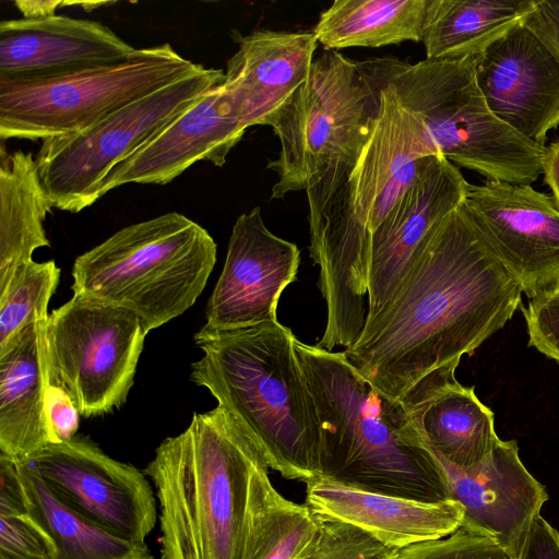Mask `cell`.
Segmentation results:
<instances>
[{
	"label": "cell",
	"instance_id": "obj_28",
	"mask_svg": "<svg viewBox=\"0 0 559 559\" xmlns=\"http://www.w3.org/2000/svg\"><path fill=\"white\" fill-rule=\"evenodd\" d=\"M267 469L261 464L253 475L243 559H305L318 534L316 516L282 496Z\"/></svg>",
	"mask_w": 559,
	"mask_h": 559
},
{
	"label": "cell",
	"instance_id": "obj_6",
	"mask_svg": "<svg viewBox=\"0 0 559 559\" xmlns=\"http://www.w3.org/2000/svg\"><path fill=\"white\" fill-rule=\"evenodd\" d=\"M215 262L207 230L169 212L126 226L79 255L71 288L134 313L147 334L194 305Z\"/></svg>",
	"mask_w": 559,
	"mask_h": 559
},
{
	"label": "cell",
	"instance_id": "obj_13",
	"mask_svg": "<svg viewBox=\"0 0 559 559\" xmlns=\"http://www.w3.org/2000/svg\"><path fill=\"white\" fill-rule=\"evenodd\" d=\"M463 206L478 234L530 298L559 285V210L531 185H471Z\"/></svg>",
	"mask_w": 559,
	"mask_h": 559
},
{
	"label": "cell",
	"instance_id": "obj_10",
	"mask_svg": "<svg viewBox=\"0 0 559 559\" xmlns=\"http://www.w3.org/2000/svg\"><path fill=\"white\" fill-rule=\"evenodd\" d=\"M225 81L222 69L202 68L80 132L41 141L36 164L53 207L78 213L97 201L100 180Z\"/></svg>",
	"mask_w": 559,
	"mask_h": 559
},
{
	"label": "cell",
	"instance_id": "obj_22",
	"mask_svg": "<svg viewBox=\"0 0 559 559\" xmlns=\"http://www.w3.org/2000/svg\"><path fill=\"white\" fill-rule=\"evenodd\" d=\"M455 369L428 374L401 402L436 456L468 468L484 461L500 438L492 411L480 402L473 386L455 379Z\"/></svg>",
	"mask_w": 559,
	"mask_h": 559
},
{
	"label": "cell",
	"instance_id": "obj_26",
	"mask_svg": "<svg viewBox=\"0 0 559 559\" xmlns=\"http://www.w3.org/2000/svg\"><path fill=\"white\" fill-rule=\"evenodd\" d=\"M428 0H335L312 34L326 50L421 41Z\"/></svg>",
	"mask_w": 559,
	"mask_h": 559
},
{
	"label": "cell",
	"instance_id": "obj_3",
	"mask_svg": "<svg viewBox=\"0 0 559 559\" xmlns=\"http://www.w3.org/2000/svg\"><path fill=\"white\" fill-rule=\"evenodd\" d=\"M321 430V476L378 493L450 499L444 473L405 405L376 389L349 362L296 338Z\"/></svg>",
	"mask_w": 559,
	"mask_h": 559
},
{
	"label": "cell",
	"instance_id": "obj_2",
	"mask_svg": "<svg viewBox=\"0 0 559 559\" xmlns=\"http://www.w3.org/2000/svg\"><path fill=\"white\" fill-rule=\"evenodd\" d=\"M380 107L354 154L330 165L307 187L310 254L326 302L325 350L352 346L367 318L369 240L414 180L421 157L439 154L421 122L400 104L381 58Z\"/></svg>",
	"mask_w": 559,
	"mask_h": 559
},
{
	"label": "cell",
	"instance_id": "obj_35",
	"mask_svg": "<svg viewBox=\"0 0 559 559\" xmlns=\"http://www.w3.org/2000/svg\"><path fill=\"white\" fill-rule=\"evenodd\" d=\"M524 23L559 62V0H537Z\"/></svg>",
	"mask_w": 559,
	"mask_h": 559
},
{
	"label": "cell",
	"instance_id": "obj_19",
	"mask_svg": "<svg viewBox=\"0 0 559 559\" xmlns=\"http://www.w3.org/2000/svg\"><path fill=\"white\" fill-rule=\"evenodd\" d=\"M136 48L97 21L68 15L0 23V79H37L121 62Z\"/></svg>",
	"mask_w": 559,
	"mask_h": 559
},
{
	"label": "cell",
	"instance_id": "obj_12",
	"mask_svg": "<svg viewBox=\"0 0 559 559\" xmlns=\"http://www.w3.org/2000/svg\"><path fill=\"white\" fill-rule=\"evenodd\" d=\"M21 461L58 500L104 530L138 543L154 530L158 515L147 476L88 438L47 444Z\"/></svg>",
	"mask_w": 559,
	"mask_h": 559
},
{
	"label": "cell",
	"instance_id": "obj_8",
	"mask_svg": "<svg viewBox=\"0 0 559 559\" xmlns=\"http://www.w3.org/2000/svg\"><path fill=\"white\" fill-rule=\"evenodd\" d=\"M380 107L373 59L354 61L336 50L313 59L307 80L270 122L281 143L267 168L278 180L272 199L307 189L330 165L368 140Z\"/></svg>",
	"mask_w": 559,
	"mask_h": 559
},
{
	"label": "cell",
	"instance_id": "obj_1",
	"mask_svg": "<svg viewBox=\"0 0 559 559\" xmlns=\"http://www.w3.org/2000/svg\"><path fill=\"white\" fill-rule=\"evenodd\" d=\"M522 294L462 203L430 234L392 298L344 353L376 389L402 401L425 377L456 368L503 328Z\"/></svg>",
	"mask_w": 559,
	"mask_h": 559
},
{
	"label": "cell",
	"instance_id": "obj_24",
	"mask_svg": "<svg viewBox=\"0 0 559 559\" xmlns=\"http://www.w3.org/2000/svg\"><path fill=\"white\" fill-rule=\"evenodd\" d=\"M537 0H428L421 41L429 60L479 57L524 23Z\"/></svg>",
	"mask_w": 559,
	"mask_h": 559
},
{
	"label": "cell",
	"instance_id": "obj_16",
	"mask_svg": "<svg viewBox=\"0 0 559 559\" xmlns=\"http://www.w3.org/2000/svg\"><path fill=\"white\" fill-rule=\"evenodd\" d=\"M436 457L450 499L463 507L461 526L491 537L513 559H521L549 495L521 461L516 441L499 439L484 461L468 468Z\"/></svg>",
	"mask_w": 559,
	"mask_h": 559
},
{
	"label": "cell",
	"instance_id": "obj_34",
	"mask_svg": "<svg viewBox=\"0 0 559 559\" xmlns=\"http://www.w3.org/2000/svg\"><path fill=\"white\" fill-rule=\"evenodd\" d=\"M46 415L51 443H61L75 437L81 415L70 395L53 383L47 390Z\"/></svg>",
	"mask_w": 559,
	"mask_h": 559
},
{
	"label": "cell",
	"instance_id": "obj_37",
	"mask_svg": "<svg viewBox=\"0 0 559 559\" xmlns=\"http://www.w3.org/2000/svg\"><path fill=\"white\" fill-rule=\"evenodd\" d=\"M542 174L550 189L554 204L559 210V140L545 146L542 157Z\"/></svg>",
	"mask_w": 559,
	"mask_h": 559
},
{
	"label": "cell",
	"instance_id": "obj_38",
	"mask_svg": "<svg viewBox=\"0 0 559 559\" xmlns=\"http://www.w3.org/2000/svg\"><path fill=\"white\" fill-rule=\"evenodd\" d=\"M14 4L25 19H40L56 14L59 5H66L64 1H15Z\"/></svg>",
	"mask_w": 559,
	"mask_h": 559
},
{
	"label": "cell",
	"instance_id": "obj_15",
	"mask_svg": "<svg viewBox=\"0 0 559 559\" xmlns=\"http://www.w3.org/2000/svg\"><path fill=\"white\" fill-rule=\"evenodd\" d=\"M299 263L298 247L267 229L259 206L241 214L209 298L203 328L233 330L277 320L278 299L296 280Z\"/></svg>",
	"mask_w": 559,
	"mask_h": 559
},
{
	"label": "cell",
	"instance_id": "obj_33",
	"mask_svg": "<svg viewBox=\"0 0 559 559\" xmlns=\"http://www.w3.org/2000/svg\"><path fill=\"white\" fill-rule=\"evenodd\" d=\"M523 316L530 346L559 364V285L530 298Z\"/></svg>",
	"mask_w": 559,
	"mask_h": 559
},
{
	"label": "cell",
	"instance_id": "obj_25",
	"mask_svg": "<svg viewBox=\"0 0 559 559\" xmlns=\"http://www.w3.org/2000/svg\"><path fill=\"white\" fill-rule=\"evenodd\" d=\"M32 152L0 154V285L49 247L44 222L51 212Z\"/></svg>",
	"mask_w": 559,
	"mask_h": 559
},
{
	"label": "cell",
	"instance_id": "obj_32",
	"mask_svg": "<svg viewBox=\"0 0 559 559\" xmlns=\"http://www.w3.org/2000/svg\"><path fill=\"white\" fill-rule=\"evenodd\" d=\"M55 544L28 514L0 515V559H56Z\"/></svg>",
	"mask_w": 559,
	"mask_h": 559
},
{
	"label": "cell",
	"instance_id": "obj_27",
	"mask_svg": "<svg viewBox=\"0 0 559 559\" xmlns=\"http://www.w3.org/2000/svg\"><path fill=\"white\" fill-rule=\"evenodd\" d=\"M28 514L52 539L56 559H153L145 542L121 538L76 513L24 461L15 462Z\"/></svg>",
	"mask_w": 559,
	"mask_h": 559
},
{
	"label": "cell",
	"instance_id": "obj_11",
	"mask_svg": "<svg viewBox=\"0 0 559 559\" xmlns=\"http://www.w3.org/2000/svg\"><path fill=\"white\" fill-rule=\"evenodd\" d=\"M145 336L134 313L73 294L46 321L50 383L70 395L83 417L120 408Z\"/></svg>",
	"mask_w": 559,
	"mask_h": 559
},
{
	"label": "cell",
	"instance_id": "obj_36",
	"mask_svg": "<svg viewBox=\"0 0 559 559\" xmlns=\"http://www.w3.org/2000/svg\"><path fill=\"white\" fill-rule=\"evenodd\" d=\"M521 559H559V532L542 515L532 525Z\"/></svg>",
	"mask_w": 559,
	"mask_h": 559
},
{
	"label": "cell",
	"instance_id": "obj_17",
	"mask_svg": "<svg viewBox=\"0 0 559 559\" xmlns=\"http://www.w3.org/2000/svg\"><path fill=\"white\" fill-rule=\"evenodd\" d=\"M476 78L493 115L545 146L548 132L559 126V62L525 23L486 48Z\"/></svg>",
	"mask_w": 559,
	"mask_h": 559
},
{
	"label": "cell",
	"instance_id": "obj_20",
	"mask_svg": "<svg viewBox=\"0 0 559 559\" xmlns=\"http://www.w3.org/2000/svg\"><path fill=\"white\" fill-rule=\"evenodd\" d=\"M237 51L227 60L224 87L245 129L270 126L307 80L318 40L309 32H233Z\"/></svg>",
	"mask_w": 559,
	"mask_h": 559
},
{
	"label": "cell",
	"instance_id": "obj_9",
	"mask_svg": "<svg viewBox=\"0 0 559 559\" xmlns=\"http://www.w3.org/2000/svg\"><path fill=\"white\" fill-rule=\"evenodd\" d=\"M201 68L165 43L62 75L0 79V139L43 141L80 132Z\"/></svg>",
	"mask_w": 559,
	"mask_h": 559
},
{
	"label": "cell",
	"instance_id": "obj_18",
	"mask_svg": "<svg viewBox=\"0 0 559 559\" xmlns=\"http://www.w3.org/2000/svg\"><path fill=\"white\" fill-rule=\"evenodd\" d=\"M246 130L223 82L117 164L100 180L96 199L127 183L167 185L198 160L222 167Z\"/></svg>",
	"mask_w": 559,
	"mask_h": 559
},
{
	"label": "cell",
	"instance_id": "obj_23",
	"mask_svg": "<svg viewBox=\"0 0 559 559\" xmlns=\"http://www.w3.org/2000/svg\"><path fill=\"white\" fill-rule=\"evenodd\" d=\"M47 319L26 326L0 350V455L14 462L51 443L46 415Z\"/></svg>",
	"mask_w": 559,
	"mask_h": 559
},
{
	"label": "cell",
	"instance_id": "obj_21",
	"mask_svg": "<svg viewBox=\"0 0 559 559\" xmlns=\"http://www.w3.org/2000/svg\"><path fill=\"white\" fill-rule=\"evenodd\" d=\"M313 513L350 523L397 550L443 538L461 527L464 510L453 499L428 502L348 487L323 477L306 483Z\"/></svg>",
	"mask_w": 559,
	"mask_h": 559
},
{
	"label": "cell",
	"instance_id": "obj_30",
	"mask_svg": "<svg viewBox=\"0 0 559 559\" xmlns=\"http://www.w3.org/2000/svg\"><path fill=\"white\" fill-rule=\"evenodd\" d=\"M313 514L318 534L305 559H395L400 551L358 526L323 514Z\"/></svg>",
	"mask_w": 559,
	"mask_h": 559
},
{
	"label": "cell",
	"instance_id": "obj_7",
	"mask_svg": "<svg viewBox=\"0 0 559 559\" xmlns=\"http://www.w3.org/2000/svg\"><path fill=\"white\" fill-rule=\"evenodd\" d=\"M477 59L381 62L400 104L421 122L439 154L486 180L531 185L542 175L545 146L489 109L477 83Z\"/></svg>",
	"mask_w": 559,
	"mask_h": 559
},
{
	"label": "cell",
	"instance_id": "obj_29",
	"mask_svg": "<svg viewBox=\"0 0 559 559\" xmlns=\"http://www.w3.org/2000/svg\"><path fill=\"white\" fill-rule=\"evenodd\" d=\"M59 278L60 269L53 260H32L0 285V350L26 326L48 318V304Z\"/></svg>",
	"mask_w": 559,
	"mask_h": 559
},
{
	"label": "cell",
	"instance_id": "obj_4",
	"mask_svg": "<svg viewBox=\"0 0 559 559\" xmlns=\"http://www.w3.org/2000/svg\"><path fill=\"white\" fill-rule=\"evenodd\" d=\"M203 356L191 381L207 389L263 454L269 468L305 484L321 476L316 403L295 349L277 320L233 330L201 328Z\"/></svg>",
	"mask_w": 559,
	"mask_h": 559
},
{
	"label": "cell",
	"instance_id": "obj_14",
	"mask_svg": "<svg viewBox=\"0 0 559 559\" xmlns=\"http://www.w3.org/2000/svg\"><path fill=\"white\" fill-rule=\"evenodd\" d=\"M468 187L441 154L419 159L414 180L369 240L366 320L389 302L424 242L463 203Z\"/></svg>",
	"mask_w": 559,
	"mask_h": 559
},
{
	"label": "cell",
	"instance_id": "obj_5",
	"mask_svg": "<svg viewBox=\"0 0 559 559\" xmlns=\"http://www.w3.org/2000/svg\"><path fill=\"white\" fill-rule=\"evenodd\" d=\"M264 463L219 405L165 439L143 471L158 501L160 558L243 559L252 479Z\"/></svg>",
	"mask_w": 559,
	"mask_h": 559
},
{
	"label": "cell",
	"instance_id": "obj_31",
	"mask_svg": "<svg viewBox=\"0 0 559 559\" xmlns=\"http://www.w3.org/2000/svg\"><path fill=\"white\" fill-rule=\"evenodd\" d=\"M395 559H513L495 539L461 526L452 534L401 549Z\"/></svg>",
	"mask_w": 559,
	"mask_h": 559
}]
</instances>
